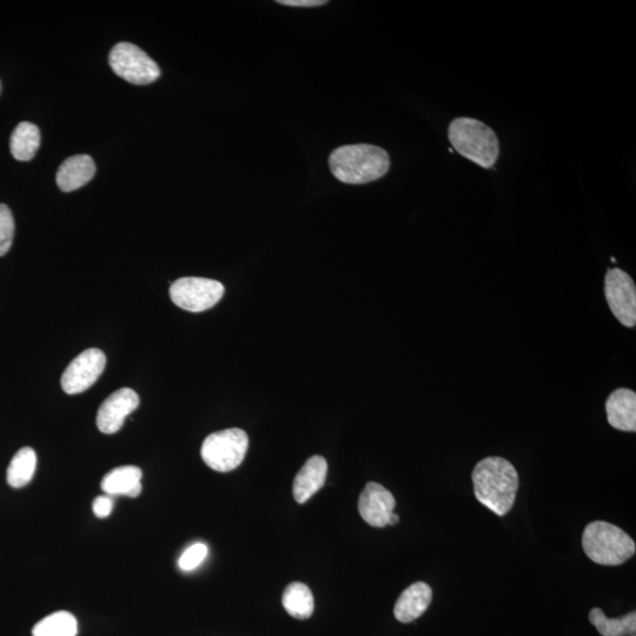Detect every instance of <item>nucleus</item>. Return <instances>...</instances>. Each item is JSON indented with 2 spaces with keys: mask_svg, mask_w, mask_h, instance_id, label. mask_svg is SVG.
Returning a JSON list of instances; mask_svg holds the SVG:
<instances>
[{
  "mask_svg": "<svg viewBox=\"0 0 636 636\" xmlns=\"http://www.w3.org/2000/svg\"><path fill=\"white\" fill-rule=\"evenodd\" d=\"M433 600V589L427 583L415 582L396 601L394 615L402 624H409L426 613Z\"/></svg>",
  "mask_w": 636,
  "mask_h": 636,
  "instance_id": "14",
  "label": "nucleus"
},
{
  "mask_svg": "<svg viewBox=\"0 0 636 636\" xmlns=\"http://www.w3.org/2000/svg\"><path fill=\"white\" fill-rule=\"evenodd\" d=\"M278 4L296 6V8H315L327 4L326 0H278Z\"/></svg>",
  "mask_w": 636,
  "mask_h": 636,
  "instance_id": "25",
  "label": "nucleus"
},
{
  "mask_svg": "<svg viewBox=\"0 0 636 636\" xmlns=\"http://www.w3.org/2000/svg\"><path fill=\"white\" fill-rule=\"evenodd\" d=\"M282 604L287 613L298 620H307L314 613L313 592L302 582L290 583L283 593Z\"/></svg>",
  "mask_w": 636,
  "mask_h": 636,
  "instance_id": "18",
  "label": "nucleus"
},
{
  "mask_svg": "<svg viewBox=\"0 0 636 636\" xmlns=\"http://www.w3.org/2000/svg\"><path fill=\"white\" fill-rule=\"evenodd\" d=\"M37 466V455L35 450L25 447L13 456L11 460L6 480L12 488H23L28 486L35 475Z\"/></svg>",
  "mask_w": 636,
  "mask_h": 636,
  "instance_id": "19",
  "label": "nucleus"
},
{
  "mask_svg": "<svg viewBox=\"0 0 636 636\" xmlns=\"http://www.w3.org/2000/svg\"><path fill=\"white\" fill-rule=\"evenodd\" d=\"M106 366V356L101 349L91 348L79 354L65 369L62 388L66 394L84 393L94 386Z\"/></svg>",
  "mask_w": 636,
  "mask_h": 636,
  "instance_id": "9",
  "label": "nucleus"
},
{
  "mask_svg": "<svg viewBox=\"0 0 636 636\" xmlns=\"http://www.w3.org/2000/svg\"><path fill=\"white\" fill-rule=\"evenodd\" d=\"M589 621L602 636L634 635L636 631V613L631 612L618 619H609L600 608H593Z\"/></svg>",
  "mask_w": 636,
  "mask_h": 636,
  "instance_id": "20",
  "label": "nucleus"
},
{
  "mask_svg": "<svg viewBox=\"0 0 636 636\" xmlns=\"http://www.w3.org/2000/svg\"><path fill=\"white\" fill-rule=\"evenodd\" d=\"M608 423L621 432H636V394L620 388L609 395L606 402Z\"/></svg>",
  "mask_w": 636,
  "mask_h": 636,
  "instance_id": "13",
  "label": "nucleus"
},
{
  "mask_svg": "<svg viewBox=\"0 0 636 636\" xmlns=\"http://www.w3.org/2000/svg\"><path fill=\"white\" fill-rule=\"evenodd\" d=\"M77 633L75 616L65 611L46 616L32 629L33 636H76Z\"/></svg>",
  "mask_w": 636,
  "mask_h": 636,
  "instance_id": "21",
  "label": "nucleus"
},
{
  "mask_svg": "<svg viewBox=\"0 0 636 636\" xmlns=\"http://www.w3.org/2000/svg\"><path fill=\"white\" fill-rule=\"evenodd\" d=\"M142 470L135 466H123L104 476L102 489L106 495L137 498L142 493Z\"/></svg>",
  "mask_w": 636,
  "mask_h": 636,
  "instance_id": "16",
  "label": "nucleus"
},
{
  "mask_svg": "<svg viewBox=\"0 0 636 636\" xmlns=\"http://www.w3.org/2000/svg\"><path fill=\"white\" fill-rule=\"evenodd\" d=\"M96 174L94 159L88 155L71 156L59 167L56 181L64 192L75 191L88 184Z\"/></svg>",
  "mask_w": 636,
  "mask_h": 636,
  "instance_id": "15",
  "label": "nucleus"
},
{
  "mask_svg": "<svg viewBox=\"0 0 636 636\" xmlns=\"http://www.w3.org/2000/svg\"><path fill=\"white\" fill-rule=\"evenodd\" d=\"M114 503V499L110 495L98 496L94 501V505H92V509H94L97 518H108L112 513V509H114Z\"/></svg>",
  "mask_w": 636,
  "mask_h": 636,
  "instance_id": "24",
  "label": "nucleus"
},
{
  "mask_svg": "<svg viewBox=\"0 0 636 636\" xmlns=\"http://www.w3.org/2000/svg\"><path fill=\"white\" fill-rule=\"evenodd\" d=\"M207 556V545H204V543H195V545L190 546L187 551L182 554L180 561H178V566H180L184 572L194 571V569L201 566V563Z\"/></svg>",
  "mask_w": 636,
  "mask_h": 636,
  "instance_id": "23",
  "label": "nucleus"
},
{
  "mask_svg": "<svg viewBox=\"0 0 636 636\" xmlns=\"http://www.w3.org/2000/svg\"><path fill=\"white\" fill-rule=\"evenodd\" d=\"M109 63L117 76L131 84H151L161 76V69L154 59L131 43L115 45L110 52Z\"/></svg>",
  "mask_w": 636,
  "mask_h": 636,
  "instance_id": "6",
  "label": "nucleus"
},
{
  "mask_svg": "<svg viewBox=\"0 0 636 636\" xmlns=\"http://www.w3.org/2000/svg\"><path fill=\"white\" fill-rule=\"evenodd\" d=\"M582 548L589 559L602 566H620L632 559L634 540L620 527L606 521H594L583 530Z\"/></svg>",
  "mask_w": 636,
  "mask_h": 636,
  "instance_id": "4",
  "label": "nucleus"
},
{
  "mask_svg": "<svg viewBox=\"0 0 636 636\" xmlns=\"http://www.w3.org/2000/svg\"><path fill=\"white\" fill-rule=\"evenodd\" d=\"M329 167L342 183L367 184L387 175L390 158L386 150L376 145H343L331 152Z\"/></svg>",
  "mask_w": 636,
  "mask_h": 636,
  "instance_id": "2",
  "label": "nucleus"
},
{
  "mask_svg": "<svg viewBox=\"0 0 636 636\" xmlns=\"http://www.w3.org/2000/svg\"><path fill=\"white\" fill-rule=\"evenodd\" d=\"M450 144L460 155L481 168L490 169L498 161L500 144L495 131L474 118L460 117L449 125Z\"/></svg>",
  "mask_w": 636,
  "mask_h": 636,
  "instance_id": "3",
  "label": "nucleus"
},
{
  "mask_svg": "<svg viewBox=\"0 0 636 636\" xmlns=\"http://www.w3.org/2000/svg\"><path fill=\"white\" fill-rule=\"evenodd\" d=\"M0 89H2V85H0Z\"/></svg>",
  "mask_w": 636,
  "mask_h": 636,
  "instance_id": "26",
  "label": "nucleus"
},
{
  "mask_svg": "<svg viewBox=\"0 0 636 636\" xmlns=\"http://www.w3.org/2000/svg\"><path fill=\"white\" fill-rule=\"evenodd\" d=\"M224 291L221 282L210 278L182 277L171 284L170 297L178 308L190 313H202L215 307L221 301Z\"/></svg>",
  "mask_w": 636,
  "mask_h": 636,
  "instance_id": "7",
  "label": "nucleus"
},
{
  "mask_svg": "<svg viewBox=\"0 0 636 636\" xmlns=\"http://www.w3.org/2000/svg\"><path fill=\"white\" fill-rule=\"evenodd\" d=\"M631 636H634V635H631Z\"/></svg>",
  "mask_w": 636,
  "mask_h": 636,
  "instance_id": "27",
  "label": "nucleus"
},
{
  "mask_svg": "<svg viewBox=\"0 0 636 636\" xmlns=\"http://www.w3.org/2000/svg\"><path fill=\"white\" fill-rule=\"evenodd\" d=\"M39 147H41V131L37 125L29 122L18 124L12 132L10 141L12 156L17 161H31Z\"/></svg>",
  "mask_w": 636,
  "mask_h": 636,
  "instance_id": "17",
  "label": "nucleus"
},
{
  "mask_svg": "<svg viewBox=\"0 0 636 636\" xmlns=\"http://www.w3.org/2000/svg\"><path fill=\"white\" fill-rule=\"evenodd\" d=\"M396 500L392 492L380 483L369 482L364 487L359 500L361 518L371 527L389 526L390 516L394 513Z\"/></svg>",
  "mask_w": 636,
  "mask_h": 636,
  "instance_id": "11",
  "label": "nucleus"
},
{
  "mask_svg": "<svg viewBox=\"0 0 636 636\" xmlns=\"http://www.w3.org/2000/svg\"><path fill=\"white\" fill-rule=\"evenodd\" d=\"M139 407V396L134 389L122 388L111 394L97 413V427L104 434L121 430L125 419Z\"/></svg>",
  "mask_w": 636,
  "mask_h": 636,
  "instance_id": "10",
  "label": "nucleus"
},
{
  "mask_svg": "<svg viewBox=\"0 0 636 636\" xmlns=\"http://www.w3.org/2000/svg\"><path fill=\"white\" fill-rule=\"evenodd\" d=\"M477 501L498 516L512 510L519 490V474L508 460L490 456L475 466L472 474Z\"/></svg>",
  "mask_w": 636,
  "mask_h": 636,
  "instance_id": "1",
  "label": "nucleus"
},
{
  "mask_svg": "<svg viewBox=\"0 0 636 636\" xmlns=\"http://www.w3.org/2000/svg\"><path fill=\"white\" fill-rule=\"evenodd\" d=\"M15 237V220L8 205L0 204V256L8 254Z\"/></svg>",
  "mask_w": 636,
  "mask_h": 636,
  "instance_id": "22",
  "label": "nucleus"
},
{
  "mask_svg": "<svg viewBox=\"0 0 636 636\" xmlns=\"http://www.w3.org/2000/svg\"><path fill=\"white\" fill-rule=\"evenodd\" d=\"M606 300L613 315L627 328L636 323V288L633 278L619 268L609 269L605 278Z\"/></svg>",
  "mask_w": 636,
  "mask_h": 636,
  "instance_id": "8",
  "label": "nucleus"
},
{
  "mask_svg": "<svg viewBox=\"0 0 636 636\" xmlns=\"http://www.w3.org/2000/svg\"><path fill=\"white\" fill-rule=\"evenodd\" d=\"M328 462L323 456L310 457L294 480V498L303 505L309 501L326 483Z\"/></svg>",
  "mask_w": 636,
  "mask_h": 636,
  "instance_id": "12",
  "label": "nucleus"
},
{
  "mask_svg": "<svg viewBox=\"0 0 636 636\" xmlns=\"http://www.w3.org/2000/svg\"><path fill=\"white\" fill-rule=\"evenodd\" d=\"M248 447L249 437L244 430L225 429L204 440L201 455L205 465L215 472L229 473L241 466Z\"/></svg>",
  "mask_w": 636,
  "mask_h": 636,
  "instance_id": "5",
  "label": "nucleus"
}]
</instances>
